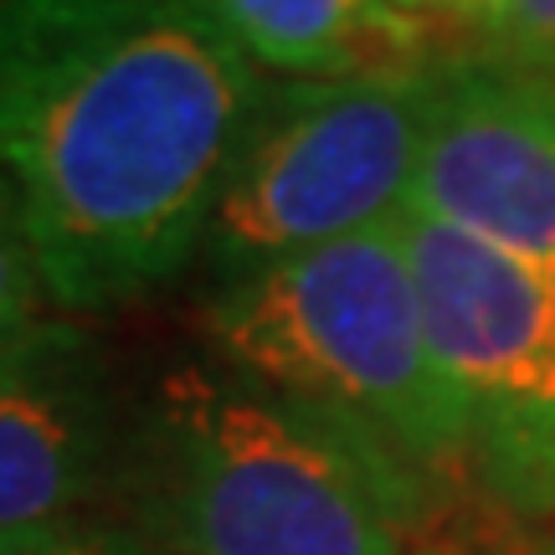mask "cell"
I'll return each mask as SVG.
<instances>
[{"label": "cell", "instance_id": "cell-1", "mask_svg": "<svg viewBox=\"0 0 555 555\" xmlns=\"http://www.w3.org/2000/svg\"><path fill=\"white\" fill-rule=\"evenodd\" d=\"M268 88L196 0H0V180L52 314L196 268Z\"/></svg>", "mask_w": 555, "mask_h": 555}, {"label": "cell", "instance_id": "cell-2", "mask_svg": "<svg viewBox=\"0 0 555 555\" xmlns=\"http://www.w3.org/2000/svg\"><path fill=\"white\" fill-rule=\"evenodd\" d=\"M433 489L217 350L134 391L114 504L170 555H416Z\"/></svg>", "mask_w": 555, "mask_h": 555}, {"label": "cell", "instance_id": "cell-3", "mask_svg": "<svg viewBox=\"0 0 555 555\" xmlns=\"http://www.w3.org/2000/svg\"><path fill=\"white\" fill-rule=\"evenodd\" d=\"M201 330L206 350L356 433L427 489L468 474L401 221L221 283Z\"/></svg>", "mask_w": 555, "mask_h": 555}, {"label": "cell", "instance_id": "cell-4", "mask_svg": "<svg viewBox=\"0 0 555 555\" xmlns=\"http://www.w3.org/2000/svg\"><path fill=\"white\" fill-rule=\"evenodd\" d=\"M442 73L448 52L356 78H273L201 237L211 288L406 217Z\"/></svg>", "mask_w": 555, "mask_h": 555}, {"label": "cell", "instance_id": "cell-5", "mask_svg": "<svg viewBox=\"0 0 555 555\" xmlns=\"http://www.w3.org/2000/svg\"><path fill=\"white\" fill-rule=\"evenodd\" d=\"M401 232L468 478L504 515L555 519V273L412 211Z\"/></svg>", "mask_w": 555, "mask_h": 555}, {"label": "cell", "instance_id": "cell-6", "mask_svg": "<svg viewBox=\"0 0 555 555\" xmlns=\"http://www.w3.org/2000/svg\"><path fill=\"white\" fill-rule=\"evenodd\" d=\"M412 217L442 221L555 273V88L494 62L448 57Z\"/></svg>", "mask_w": 555, "mask_h": 555}, {"label": "cell", "instance_id": "cell-7", "mask_svg": "<svg viewBox=\"0 0 555 555\" xmlns=\"http://www.w3.org/2000/svg\"><path fill=\"white\" fill-rule=\"evenodd\" d=\"M134 391L82 319L41 314L0 345V530L114 499Z\"/></svg>", "mask_w": 555, "mask_h": 555}, {"label": "cell", "instance_id": "cell-8", "mask_svg": "<svg viewBox=\"0 0 555 555\" xmlns=\"http://www.w3.org/2000/svg\"><path fill=\"white\" fill-rule=\"evenodd\" d=\"M258 73L283 82L356 78L437 57L433 26L397 0H196Z\"/></svg>", "mask_w": 555, "mask_h": 555}, {"label": "cell", "instance_id": "cell-9", "mask_svg": "<svg viewBox=\"0 0 555 555\" xmlns=\"http://www.w3.org/2000/svg\"><path fill=\"white\" fill-rule=\"evenodd\" d=\"M0 555H170V551L155 535H144L134 519L82 509V515L0 530Z\"/></svg>", "mask_w": 555, "mask_h": 555}, {"label": "cell", "instance_id": "cell-10", "mask_svg": "<svg viewBox=\"0 0 555 555\" xmlns=\"http://www.w3.org/2000/svg\"><path fill=\"white\" fill-rule=\"evenodd\" d=\"M483 52L555 88V0H504L483 31Z\"/></svg>", "mask_w": 555, "mask_h": 555}, {"label": "cell", "instance_id": "cell-11", "mask_svg": "<svg viewBox=\"0 0 555 555\" xmlns=\"http://www.w3.org/2000/svg\"><path fill=\"white\" fill-rule=\"evenodd\" d=\"M41 314H52V304H47V288H41L31 242L21 232L16 201L0 180V345L21 335L26 324H37Z\"/></svg>", "mask_w": 555, "mask_h": 555}, {"label": "cell", "instance_id": "cell-12", "mask_svg": "<svg viewBox=\"0 0 555 555\" xmlns=\"http://www.w3.org/2000/svg\"><path fill=\"white\" fill-rule=\"evenodd\" d=\"M397 5L406 16L422 21V26H474L483 37L504 0H397Z\"/></svg>", "mask_w": 555, "mask_h": 555}, {"label": "cell", "instance_id": "cell-13", "mask_svg": "<svg viewBox=\"0 0 555 555\" xmlns=\"http://www.w3.org/2000/svg\"><path fill=\"white\" fill-rule=\"evenodd\" d=\"M535 555H555V540H551V545H540V551Z\"/></svg>", "mask_w": 555, "mask_h": 555}]
</instances>
